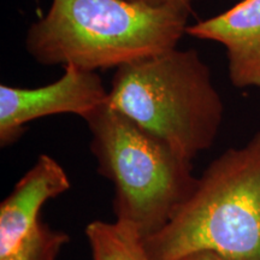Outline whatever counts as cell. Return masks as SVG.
<instances>
[{"label":"cell","mask_w":260,"mask_h":260,"mask_svg":"<svg viewBox=\"0 0 260 260\" xmlns=\"http://www.w3.org/2000/svg\"><path fill=\"white\" fill-rule=\"evenodd\" d=\"M190 12L130 0H52L28 28L24 47L44 67L118 69L177 47Z\"/></svg>","instance_id":"1"},{"label":"cell","mask_w":260,"mask_h":260,"mask_svg":"<svg viewBox=\"0 0 260 260\" xmlns=\"http://www.w3.org/2000/svg\"><path fill=\"white\" fill-rule=\"evenodd\" d=\"M144 245L152 260L195 252L260 260V132L214 159L174 218Z\"/></svg>","instance_id":"2"},{"label":"cell","mask_w":260,"mask_h":260,"mask_svg":"<svg viewBox=\"0 0 260 260\" xmlns=\"http://www.w3.org/2000/svg\"><path fill=\"white\" fill-rule=\"evenodd\" d=\"M98 172L115 187L116 220L146 240L174 218L197 187L191 159L104 104L84 117Z\"/></svg>","instance_id":"3"},{"label":"cell","mask_w":260,"mask_h":260,"mask_svg":"<svg viewBox=\"0 0 260 260\" xmlns=\"http://www.w3.org/2000/svg\"><path fill=\"white\" fill-rule=\"evenodd\" d=\"M107 103L191 160L214 144L224 116L210 67L194 48L119 67Z\"/></svg>","instance_id":"4"},{"label":"cell","mask_w":260,"mask_h":260,"mask_svg":"<svg viewBox=\"0 0 260 260\" xmlns=\"http://www.w3.org/2000/svg\"><path fill=\"white\" fill-rule=\"evenodd\" d=\"M109 102V90L96 71L64 68L56 82L38 88L0 84V146L9 147L24 135L32 121L48 116H88Z\"/></svg>","instance_id":"5"},{"label":"cell","mask_w":260,"mask_h":260,"mask_svg":"<svg viewBox=\"0 0 260 260\" xmlns=\"http://www.w3.org/2000/svg\"><path fill=\"white\" fill-rule=\"evenodd\" d=\"M186 34L222 45L235 88L260 89V0H242L222 14L189 24Z\"/></svg>","instance_id":"6"},{"label":"cell","mask_w":260,"mask_h":260,"mask_svg":"<svg viewBox=\"0 0 260 260\" xmlns=\"http://www.w3.org/2000/svg\"><path fill=\"white\" fill-rule=\"evenodd\" d=\"M70 187L69 176L59 162L48 154L39 155L0 204V256L15 251L41 222L42 206Z\"/></svg>","instance_id":"7"},{"label":"cell","mask_w":260,"mask_h":260,"mask_svg":"<svg viewBox=\"0 0 260 260\" xmlns=\"http://www.w3.org/2000/svg\"><path fill=\"white\" fill-rule=\"evenodd\" d=\"M93 260H152L144 239L129 224L94 220L86 226Z\"/></svg>","instance_id":"8"},{"label":"cell","mask_w":260,"mask_h":260,"mask_svg":"<svg viewBox=\"0 0 260 260\" xmlns=\"http://www.w3.org/2000/svg\"><path fill=\"white\" fill-rule=\"evenodd\" d=\"M69 236L40 222L15 251L0 256V260H57Z\"/></svg>","instance_id":"9"},{"label":"cell","mask_w":260,"mask_h":260,"mask_svg":"<svg viewBox=\"0 0 260 260\" xmlns=\"http://www.w3.org/2000/svg\"><path fill=\"white\" fill-rule=\"evenodd\" d=\"M130 2L144 3V4L155 5V6H161V5H187V6H191V3H193L194 0H130Z\"/></svg>","instance_id":"10"},{"label":"cell","mask_w":260,"mask_h":260,"mask_svg":"<svg viewBox=\"0 0 260 260\" xmlns=\"http://www.w3.org/2000/svg\"><path fill=\"white\" fill-rule=\"evenodd\" d=\"M180 260H224L219 255L214 254L212 252H195L188 254Z\"/></svg>","instance_id":"11"}]
</instances>
